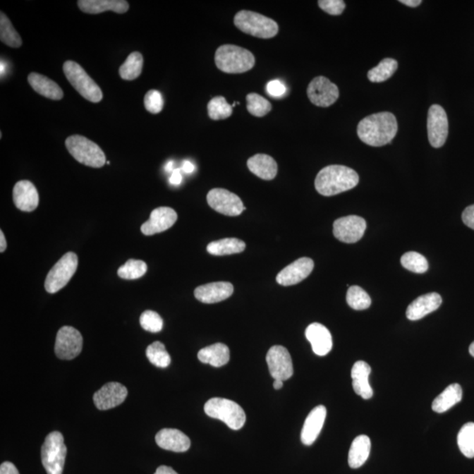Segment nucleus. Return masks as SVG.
Instances as JSON below:
<instances>
[{"label":"nucleus","mask_w":474,"mask_h":474,"mask_svg":"<svg viewBox=\"0 0 474 474\" xmlns=\"http://www.w3.org/2000/svg\"><path fill=\"white\" fill-rule=\"evenodd\" d=\"M181 182H182V175L181 169H175L174 172H172L171 174L170 178V183L171 185L174 186H179L181 184Z\"/></svg>","instance_id":"8fccbe9b"},{"label":"nucleus","mask_w":474,"mask_h":474,"mask_svg":"<svg viewBox=\"0 0 474 474\" xmlns=\"http://www.w3.org/2000/svg\"><path fill=\"white\" fill-rule=\"evenodd\" d=\"M427 128L430 145L434 148L443 147L446 142L449 133L447 114L443 107L436 104L430 107Z\"/></svg>","instance_id":"f8f14e48"},{"label":"nucleus","mask_w":474,"mask_h":474,"mask_svg":"<svg viewBox=\"0 0 474 474\" xmlns=\"http://www.w3.org/2000/svg\"><path fill=\"white\" fill-rule=\"evenodd\" d=\"M371 452V440L365 435H360L355 438L349 451L348 463L351 468H361L367 461Z\"/></svg>","instance_id":"c756f323"},{"label":"nucleus","mask_w":474,"mask_h":474,"mask_svg":"<svg viewBox=\"0 0 474 474\" xmlns=\"http://www.w3.org/2000/svg\"><path fill=\"white\" fill-rule=\"evenodd\" d=\"M366 229V221L364 218L358 215L337 219L333 225V233L336 239L346 243L358 242L364 236Z\"/></svg>","instance_id":"4468645a"},{"label":"nucleus","mask_w":474,"mask_h":474,"mask_svg":"<svg viewBox=\"0 0 474 474\" xmlns=\"http://www.w3.org/2000/svg\"><path fill=\"white\" fill-rule=\"evenodd\" d=\"M68 152L79 163L92 168H102L107 163L106 155L95 142L83 135H71L66 139Z\"/></svg>","instance_id":"39448f33"},{"label":"nucleus","mask_w":474,"mask_h":474,"mask_svg":"<svg viewBox=\"0 0 474 474\" xmlns=\"http://www.w3.org/2000/svg\"><path fill=\"white\" fill-rule=\"evenodd\" d=\"M397 131V120L394 114L382 112L363 119L358 123L357 133L365 145L382 147L392 142Z\"/></svg>","instance_id":"f257e3e1"},{"label":"nucleus","mask_w":474,"mask_h":474,"mask_svg":"<svg viewBox=\"0 0 474 474\" xmlns=\"http://www.w3.org/2000/svg\"><path fill=\"white\" fill-rule=\"evenodd\" d=\"M402 267L415 274H425L429 269V263L422 254L409 251L401 257Z\"/></svg>","instance_id":"ea45409f"},{"label":"nucleus","mask_w":474,"mask_h":474,"mask_svg":"<svg viewBox=\"0 0 474 474\" xmlns=\"http://www.w3.org/2000/svg\"><path fill=\"white\" fill-rule=\"evenodd\" d=\"M154 474H178L176 473L174 469L169 468L166 466H161L157 469V471Z\"/></svg>","instance_id":"603ef678"},{"label":"nucleus","mask_w":474,"mask_h":474,"mask_svg":"<svg viewBox=\"0 0 474 474\" xmlns=\"http://www.w3.org/2000/svg\"><path fill=\"white\" fill-rule=\"evenodd\" d=\"M462 221L468 228L474 231V205L466 207L463 212Z\"/></svg>","instance_id":"de8ad7c7"},{"label":"nucleus","mask_w":474,"mask_h":474,"mask_svg":"<svg viewBox=\"0 0 474 474\" xmlns=\"http://www.w3.org/2000/svg\"><path fill=\"white\" fill-rule=\"evenodd\" d=\"M140 324L146 332L158 333L163 329L164 321L157 312L147 310L140 317Z\"/></svg>","instance_id":"37998d69"},{"label":"nucleus","mask_w":474,"mask_h":474,"mask_svg":"<svg viewBox=\"0 0 474 474\" xmlns=\"http://www.w3.org/2000/svg\"><path fill=\"white\" fill-rule=\"evenodd\" d=\"M146 356L152 365L159 368H166L171 362V356L167 353L164 344L154 342L147 348Z\"/></svg>","instance_id":"c9c22d12"},{"label":"nucleus","mask_w":474,"mask_h":474,"mask_svg":"<svg viewBox=\"0 0 474 474\" xmlns=\"http://www.w3.org/2000/svg\"><path fill=\"white\" fill-rule=\"evenodd\" d=\"M177 219L178 214L172 208L157 207L150 214V220L142 225V233L145 236H153L166 231L175 224Z\"/></svg>","instance_id":"a211bd4d"},{"label":"nucleus","mask_w":474,"mask_h":474,"mask_svg":"<svg viewBox=\"0 0 474 474\" xmlns=\"http://www.w3.org/2000/svg\"><path fill=\"white\" fill-rule=\"evenodd\" d=\"M247 109L256 117H263L271 112L272 104L257 93H250L246 97Z\"/></svg>","instance_id":"a19ab883"},{"label":"nucleus","mask_w":474,"mask_h":474,"mask_svg":"<svg viewBox=\"0 0 474 474\" xmlns=\"http://www.w3.org/2000/svg\"><path fill=\"white\" fill-rule=\"evenodd\" d=\"M267 362L269 371L275 380L286 382L293 375L292 358L285 347L272 346L267 355Z\"/></svg>","instance_id":"2eb2a0df"},{"label":"nucleus","mask_w":474,"mask_h":474,"mask_svg":"<svg viewBox=\"0 0 474 474\" xmlns=\"http://www.w3.org/2000/svg\"><path fill=\"white\" fill-rule=\"evenodd\" d=\"M458 445L466 458H474V423H466L459 430Z\"/></svg>","instance_id":"e433bc0d"},{"label":"nucleus","mask_w":474,"mask_h":474,"mask_svg":"<svg viewBox=\"0 0 474 474\" xmlns=\"http://www.w3.org/2000/svg\"><path fill=\"white\" fill-rule=\"evenodd\" d=\"M204 411L209 418L221 420L231 430H238L245 425V412L228 399L212 398L205 404Z\"/></svg>","instance_id":"20e7f679"},{"label":"nucleus","mask_w":474,"mask_h":474,"mask_svg":"<svg viewBox=\"0 0 474 474\" xmlns=\"http://www.w3.org/2000/svg\"><path fill=\"white\" fill-rule=\"evenodd\" d=\"M267 91L269 95L279 98L286 95V86L283 82L276 79L268 83L267 85Z\"/></svg>","instance_id":"49530a36"},{"label":"nucleus","mask_w":474,"mask_h":474,"mask_svg":"<svg viewBox=\"0 0 474 474\" xmlns=\"http://www.w3.org/2000/svg\"><path fill=\"white\" fill-rule=\"evenodd\" d=\"M182 170L184 171L186 174H193L195 170V166L191 162L186 160L183 162Z\"/></svg>","instance_id":"3c124183"},{"label":"nucleus","mask_w":474,"mask_h":474,"mask_svg":"<svg viewBox=\"0 0 474 474\" xmlns=\"http://www.w3.org/2000/svg\"><path fill=\"white\" fill-rule=\"evenodd\" d=\"M128 396L127 387L117 382H110L93 395V401L99 411H107L123 403Z\"/></svg>","instance_id":"dca6fc26"},{"label":"nucleus","mask_w":474,"mask_h":474,"mask_svg":"<svg viewBox=\"0 0 474 474\" xmlns=\"http://www.w3.org/2000/svg\"><path fill=\"white\" fill-rule=\"evenodd\" d=\"M66 455L67 447L62 433H49L41 450L42 463L47 474H63Z\"/></svg>","instance_id":"6e6552de"},{"label":"nucleus","mask_w":474,"mask_h":474,"mask_svg":"<svg viewBox=\"0 0 474 474\" xmlns=\"http://www.w3.org/2000/svg\"><path fill=\"white\" fill-rule=\"evenodd\" d=\"M78 257L74 253L63 255L49 271L45 280V290L49 293H56L69 283L76 272Z\"/></svg>","instance_id":"1a4fd4ad"},{"label":"nucleus","mask_w":474,"mask_h":474,"mask_svg":"<svg viewBox=\"0 0 474 474\" xmlns=\"http://www.w3.org/2000/svg\"><path fill=\"white\" fill-rule=\"evenodd\" d=\"M346 300L348 305L355 310H365L371 306V297L360 286H351L348 290Z\"/></svg>","instance_id":"4c0bfd02"},{"label":"nucleus","mask_w":474,"mask_h":474,"mask_svg":"<svg viewBox=\"0 0 474 474\" xmlns=\"http://www.w3.org/2000/svg\"><path fill=\"white\" fill-rule=\"evenodd\" d=\"M308 97L314 105L329 107L339 99V90L329 79L322 76L316 77L308 85Z\"/></svg>","instance_id":"ddd939ff"},{"label":"nucleus","mask_w":474,"mask_h":474,"mask_svg":"<svg viewBox=\"0 0 474 474\" xmlns=\"http://www.w3.org/2000/svg\"><path fill=\"white\" fill-rule=\"evenodd\" d=\"M164 99L161 92L157 90H150L145 97V106L147 111L153 114H159L164 107Z\"/></svg>","instance_id":"c03bdc74"},{"label":"nucleus","mask_w":474,"mask_h":474,"mask_svg":"<svg viewBox=\"0 0 474 474\" xmlns=\"http://www.w3.org/2000/svg\"><path fill=\"white\" fill-rule=\"evenodd\" d=\"M359 176L353 169L344 165H329L319 171L315 186L323 196H334L349 191L357 186Z\"/></svg>","instance_id":"f03ea898"},{"label":"nucleus","mask_w":474,"mask_h":474,"mask_svg":"<svg viewBox=\"0 0 474 474\" xmlns=\"http://www.w3.org/2000/svg\"><path fill=\"white\" fill-rule=\"evenodd\" d=\"M198 358L204 364L211 365L214 367H221L228 364L231 359V353L227 346L218 343L201 349L198 353Z\"/></svg>","instance_id":"c85d7f7f"},{"label":"nucleus","mask_w":474,"mask_h":474,"mask_svg":"<svg viewBox=\"0 0 474 474\" xmlns=\"http://www.w3.org/2000/svg\"><path fill=\"white\" fill-rule=\"evenodd\" d=\"M314 267V261L311 258L301 257L284 268L276 276V282L284 286L296 285L310 275Z\"/></svg>","instance_id":"f3484780"},{"label":"nucleus","mask_w":474,"mask_h":474,"mask_svg":"<svg viewBox=\"0 0 474 474\" xmlns=\"http://www.w3.org/2000/svg\"><path fill=\"white\" fill-rule=\"evenodd\" d=\"M147 265L142 260H129L119 268L118 276L123 279H138L142 278L147 272Z\"/></svg>","instance_id":"79ce46f5"},{"label":"nucleus","mask_w":474,"mask_h":474,"mask_svg":"<svg viewBox=\"0 0 474 474\" xmlns=\"http://www.w3.org/2000/svg\"><path fill=\"white\" fill-rule=\"evenodd\" d=\"M143 67V56L141 53L135 51L128 56L127 60L119 70L120 76L124 80L132 81L140 77Z\"/></svg>","instance_id":"473e14b6"},{"label":"nucleus","mask_w":474,"mask_h":474,"mask_svg":"<svg viewBox=\"0 0 474 474\" xmlns=\"http://www.w3.org/2000/svg\"><path fill=\"white\" fill-rule=\"evenodd\" d=\"M306 337L311 344L312 349L316 355L326 356L332 349V334L321 323H312L306 329Z\"/></svg>","instance_id":"5701e85b"},{"label":"nucleus","mask_w":474,"mask_h":474,"mask_svg":"<svg viewBox=\"0 0 474 474\" xmlns=\"http://www.w3.org/2000/svg\"><path fill=\"white\" fill-rule=\"evenodd\" d=\"M158 446L164 450L174 452H185L191 446V441L181 430L176 429H164L156 435Z\"/></svg>","instance_id":"b1692460"},{"label":"nucleus","mask_w":474,"mask_h":474,"mask_svg":"<svg viewBox=\"0 0 474 474\" xmlns=\"http://www.w3.org/2000/svg\"><path fill=\"white\" fill-rule=\"evenodd\" d=\"M245 243L237 238H225L208 244L207 253L214 256H226L243 253L245 250Z\"/></svg>","instance_id":"2f4dec72"},{"label":"nucleus","mask_w":474,"mask_h":474,"mask_svg":"<svg viewBox=\"0 0 474 474\" xmlns=\"http://www.w3.org/2000/svg\"><path fill=\"white\" fill-rule=\"evenodd\" d=\"M463 397L462 387L459 384H451L435 399L432 403L433 411L436 413H444L451 409L454 406L461 402Z\"/></svg>","instance_id":"7c9ffc66"},{"label":"nucleus","mask_w":474,"mask_h":474,"mask_svg":"<svg viewBox=\"0 0 474 474\" xmlns=\"http://www.w3.org/2000/svg\"><path fill=\"white\" fill-rule=\"evenodd\" d=\"M207 112L212 120H224L231 116L233 107L229 105L224 97L218 96L208 103Z\"/></svg>","instance_id":"58836bf2"},{"label":"nucleus","mask_w":474,"mask_h":474,"mask_svg":"<svg viewBox=\"0 0 474 474\" xmlns=\"http://www.w3.org/2000/svg\"><path fill=\"white\" fill-rule=\"evenodd\" d=\"M13 198L16 207L21 211H35L39 205L37 189L33 183L28 181H19L14 186Z\"/></svg>","instance_id":"aec40b11"},{"label":"nucleus","mask_w":474,"mask_h":474,"mask_svg":"<svg viewBox=\"0 0 474 474\" xmlns=\"http://www.w3.org/2000/svg\"><path fill=\"white\" fill-rule=\"evenodd\" d=\"M397 69L398 63L396 60L385 59L379 63V66L368 71L367 77L369 80L372 83H382L392 77Z\"/></svg>","instance_id":"f704fd0d"},{"label":"nucleus","mask_w":474,"mask_h":474,"mask_svg":"<svg viewBox=\"0 0 474 474\" xmlns=\"http://www.w3.org/2000/svg\"><path fill=\"white\" fill-rule=\"evenodd\" d=\"M0 474H20V473L13 463L4 462L0 466Z\"/></svg>","instance_id":"09e8293b"},{"label":"nucleus","mask_w":474,"mask_h":474,"mask_svg":"<svg viewBox=\"0 0 474 474\" xmlns=\"http://www.w3.org/2000/svg\"><path fill=\"white\" fill-rule=\"evenodd\" d=\"M207 200L208 205L214 210L228 217H237L245 210L242 200L226 189H212L207 193Z\"/></svg>","instance_id":"9b49d317"},{"label":"nucleus","mask_w":474,"mask_h":474,"mask_svg":"<svg viewBox=\"0 0 474 474\" xmlns=\"http://www.w3.org/2000/svg\"><path fill=\"white\" fill-rule=\"evenodd\" d=\"M248 168L253 174L265 181H272L278 172V164L270 156L265 154H257L249 158Z\"/></svg>","instance_id":"bb28decb"},{"label":"nucleus","mask_w":474,"mask_h":474,"mask_svg":"<svg viewBox=\"0 0 474 474\" xmlns=\"http://www.w3.org/2000/svg\"><path fill=\"white\" fill-rule=\"evenodd\" d=\"M6 240L3 231H0V253H4L6 250Z\"/></svg>","instance_id":"5fc2aeb1"},{"label":"nucleus","mask_w":474,"mask_h":474,"mask_svg":"<svg viewBox=\"0 0 474 474\" xmlns=\"http://www.w3.org/2000/svg\"><path fill=\"white\" fill-rule=\"evenodd\" d=\"M63 73L68 81L83 98L92 103L102 102L103 99L102 89L78 63L74 61H66L63 63Z\"/></svg>","instance_id":"0eeeda50"},{"label":"nucleus","mask_w":474,"mask_h":474,"mask_svg":"<svg viewBox=\"0 0 474 474\" xmlns=\"http://www.w3.org/2000/svg\"><path fill=\"white\" fill-rule=\"evenodd\" d=\"M274 387L276 390L281 389L283 387L282 380H275L274 383Z\"/></svg>","instance_id":"4d7b16f0"},{"label":"nucleus","mask_w":474,"mask_h":474,"mask_svg":"<svg viewBox=\"0 0 474 474\" xmlns=\"http://www.w3.org/2000/svg\"><path fill=\"white\" fill-rule=\"evenodd\" d=\"M83 337L73 327L64 326L57 332L55 353L63 360H71L81 353Z\"/></svg>","instance_id":"9d476101"},{"label":"nucleus","mask_w":474,"mask_h":474,"mask_svg":"<svg viewBox=\"0 0 474 474\" xmlns=\"http://www.w3.org/2000/svg\"><path fill=\"white\" fill-rule=\"evenodd\" d=\"M214 61L219 70L229 74L246 73L253 69L256 62L253 54L249 50L231 44L219 47Z\"/></svg>","instance_id":"7ed1b4c3"},{"label":"nucleus","mask_w":474,"mask_h":474,"mask_svg":"<svg viewBox=\"0 0 474 474\" xmlns=\"http://www.w3.org/2000/svg\"><path fill=\"white\" fill-rule=\"evenodd\" d=\"M28 80L31 87L45 98L53 100H61L63 98L62 88L55 81L42 74L32 73L28 75Z\"/></svg>","instance_id":"cd10ccee"},{"label":"nucleus","mask_w":474,"mask_h":474,"mask_svg":"<svg viewBox=\"0 0 474 474\" xmlns=\"http://www.w3.org/2000/svg\"><path fill=\"white\" fill-rule=\"evenodd\" d=\"M443 300L440 294L430 293L425 294L415 299L409 305L406 315L411 321H418L425 317L432 312L436 311L441 306Z\"/></svg>","instance_id":"4be33fe9"},{"label":"nucleus","mask_w":474,"mask_h":474,"mask_svg":"<svg viewBox=\"0 0 474 474\" xmlns=\"http://www.w3.org/2000/svg\"><path fill=\"white\" fill-rule=\"evenodd\" d=\"M165 170H166L167 172H174L175 170L174 169V161H169L166 165H165Z\"/></svg>","instance_id":"6e6d98bb"},{"label":"nucleus","mask_w":474,"mask_h":474,"mask_svg":"<svg viewBox=\"0 0 474 474\" xmlns=\"http://www.w3.org/2000/svg\"><path fill=\"white\" fill-rule=\"evenodd\" d=\"M469 353L473 356L474 358V342L469 347Z\"/></svg>","instance_id":"13d9d810"},{"label":"nucleus","mask_w":474,"mask_h":474,"mask_svg":"<svg viewBox=\"0 0 474 474\" xmlns=\"http://www.w3.org/2000/svg\"><path fill=\"white\" fill-rule=\"evenodd\" d=\"M234 292V286L229 282H214L197 287L195 296L200 303L213 304L227 300Z\"/></svg>","instance_id":"6ab92c4d"},{"label":"nucleus","mask_w":474,"mask_h":474,"mask_svg":"<svg viewBox=\"0 0 474 474\" xmlns=\"http://www.w3.org/2000/svg\"><path fill=\"white\" fill-rule=\"evenodd\" d=\"M78 5L82 12L89 14H99L107 11L121 14L129 9V4L125 0H79Z\"/></svg>","instance_id":"393cba45"},{"label":"nucleus","mask_w":474,"mask_h":474,"mask_svg":"<svg viewBox=\"0 0 474 474\" xmlns=\"http://www.w3.org/2000/svg\"><path fill=\"white\" fill-rule=\"evenodd\" d=\"M0 40L11 48H20L23 45L20 35L13 28L5 13H0Z\"/></svg>","instance_id":"72a5a7b5"},{"label":"nucleus","mask_w":474,"mask_h":474,"mask_svg":"<svg viewBox=\"0 0 474 474\" xmlns=\"http://www.w3.org/2000/svg\"><path fill=\"white\" fill-rule=\"evenodd\" d=\"M401 4L408 6L409 7H416L422 4V0H401Z\"/></svg>","instance_id":"864d4df0"},{"label":"nucleus","mask_w":474,"mask_h":474,"mask_svg":"<svg viewBox=\"0 0 474 474\" xmlns=\"http://www.w3.org/2000/svg\"><path fill=\"white\" fill-rule=\"evenodd\" d=\"M318 5L330 16H340L346 9V3L343 0H320Z\"/></svg>","instance_id":"a18cd8bd"},{"label":"nucleus","mask_w":474,"mask_h":474,"mask_svg":"<svg viewBox=\"0 0 474 474\" xmlns=\"http://www.w3.org/2000/svg\"><path fill=\"white\" fill-rule=\"evenodd\" d=\"M326 415L327 409L322 405L317 406L308 414L300 435L301 442L305 445L313 444L317 439L324 425Z\"/></svg>","instance_id":"412c9836"},{"label":"nucleus","mask_w":474,"mask_h":474,"mask_svg":"<svg viewBox=\"0 0 474 474\" xmlns=\"http://www.w3.org/2000/svg\"><path fill=\"white\" fill-rule=\"evenodd\" d=\"M372 369L365 361L356 362L351 370V378L355 393L365 400H369L373 395V391L369 383V376Z\"/></svg>","instance_id":"a878e982"},{"label":"nucleus","mask_w":474,"mask_h":474,"mask_svg":"<svg viewBox=\"0 0 474 474\" xmlns=\"http://www.w3.org/2000/svg\"><path fill=\"white\" fill-rule=\"evenodd\" d=\"M234 23L243 33L257 38L270 39L279 33V25L275 20L251 11H240L235 16Z\"/></svg>","instance_id":"423d86ee"}]
</instances>
